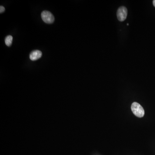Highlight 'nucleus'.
I'll return each mask as SVG.
<instances>
[{
    "label": "nucleus",
    "instance_id": "1",
    "mask_svg": "<svg viewBox=\"0 0 155 155\" xmlns=\"http://www.w3.org/2000/svg\"><path fill=\"white\" fill-rule=\"evenodd\" d=\"M131 109L133 114L139 118L143 117L144 116L145 112L143 107L139 103L134 102L131 106Z\"/></svg>",
    "mask_w": 155,
    "mask_h": 155
},
{
    "label": "nucleus",
    "instance_id": "2",
    "mask_svg": "<svg viewBox=\"0 0 155 155\" xmlns=\"http://www.w3.org/2000/svg\"><path fill=\"white\" fill-rule=\"evenodd\" d=\"M42 19L45 23L51 24L54 21V17L52 13L47 10L43 11L41 14Z\"/></svg>",
    "mask_w": 155,
    "mask_h": 155
},
{
    "label": "nucleus",
    "instance_id": "3",
    "mask_svg": "<svg viewBox=\"0 0 155 155\" xmlns=\"http://www.w3.org/2000/svg\"><path fill=\"white\" fill-rule=\"evenodd\" d=\"M128 14L127 9L124 6H122L118 9L117 12V16L119 21L123 22L125 20Z\"/></svg>",
    "mask_w": 155,
    "mask_h": 155
},
{
    "label": "nucleus",
    "instance_id": "4",
    "mask_svg": "<svg viewBox=\"0 0 155 155\" xmlns=\"http://www.w3.org/2000/svg\"><path fill=\"white\" fill-rule=\"evenodd\" d=\"M42 56V52L39 50H35L32 51L30 54V60L32 61H35L40 59Z\"/></svg>",
    "mask_w": 155,
    "mask_h": 155
},
{
    "label": "nucleus",
    "instance_id": "5",
    "mask_svg": "<svg viewBox=\"0 0 155 155\" xmlns=\"http://www.w3.org/2000/svg\"><path fill=\"white\" fill-rule=\"evenodd\" d=\"M13 37L11 35H8L5 39V42L7 46L10 47L12 44L13 41Z\"/></svg>",
    "mask_w": 155,
    "mask_h": 155
},
{
    "label": "nucleus",
    "instance_id": "6",
    "mask_svg": "<svg viewBox=\"0 0 155 155\" xmlns=\"http://www.w3.org/2000/svg\"><path fill=\"white\" fill-rule=\"evenodd\" d=\"M5 9L3 6H1L0 7V13L1 14V13H3L5 11Z\"/></svg>",
    "mask_w": 155,
    "mask_h": 155
},
{
    "label": "nucleus",
    "instance_id": "7",
    "mask_svg": "<svg viewBox=\"0 0 155 155\" xmlns=\"http://www.w3.org/2000/svg\"><path fill=\"white\" fill-rule=\"evenodd\" d=\"M153 4H154V6L155 7V0L153 1Z\"/></svg>",
    "mask_w": 155,
    "mask_h": 155
}]
</instances>
